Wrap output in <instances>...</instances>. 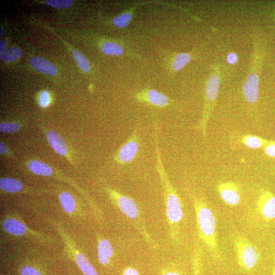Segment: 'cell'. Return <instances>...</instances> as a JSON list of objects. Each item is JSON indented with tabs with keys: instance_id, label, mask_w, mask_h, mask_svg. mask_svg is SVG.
<instances>
[{
	"instance_id": "cell-33",
	"label": "cell",
	"mask_w": 275,
	"mask_h": 275,
	"mask_svg": "<svg viewBox=\"0 0 275 275\" xmlns=\"http://www.w3.org/2000/svg\"><path fill=\"white\" fill-rule=\"evenodd\" d=\"M228 61L229 64L232 65L237 61V56L234 53H230L228 56Z\"/></svg>"
},
{
	"instance_id": "cell-26",
	"label": "cell",
	"mask_w": 275,
	"mask_h": 275,
	"mask_svg": "<svg viewBox=\"0 0 275 275\" xmlns=\"http://www.w3.org/2000/svg\"><path fill=\"white\" fill-rule=\"evenodd\" d=\"M45 4L58 9H67L72 5L73 1H71V0H48L46 1Z\"/></svg>"
},
{
	"instance_id": "cell-27",
	"label": "cell",
	"mask_w": 275,
	"mask_h": 275,
	"mask_svg": "<svg viewBox=\"0 0 275 275\" xmlns=\"http://www.w3.org/2000/svg\"><path fill=\"white\" fill-rule=\"evenodd\" d=\"M21 128V124L16 122L1 123L0 124V130L3 133H13L19 131Z\"/></svg>"
},
{
	"instance_id": "cell-35",
	"label": "cell",
	"mask_w": 275,
	"mask_h": 275,
	"mask_svg": "<svg viewBox=\"0 0 275 275\" xmlns=\"http://www.w3.org/2000/svg\"><path fill=\"white\" fill-rule=\"evenodd\" d=\"M6 52L5 48L1 49V52H0V59H2V57L4 55Z\"/></svg>"
},
{
	"instance_id": "cell-7",
	"label": "cell",
	"mask_w": 275,
	"mask_h": 275,
	"mask_svg": "<svg viewBox=\"0 0 275 275\" xmlns=\"http://www.w3.org/2000/svg\"><path fill=\"white\" fill-rule=\"evenodd\" d=\"M257 210L265 220L271 221L275 219V195L269 190H262L257 199Z\"/></svg>"
},
{
	"instance_id": "cell-23",
	"label": "cell",
	"mask_w": 275,
	"mask_h": 275,
	"mask_svg": "<svg viewBox=\"0 0 275 275\" xmlns=\"http://www.w3.org/2000/svg\"><path fill=\"white\" fill-rule=\"evenodd\" d=\"M73 56L77 62L79 68L84 71L89 72L91 70L90 62L80 52L72 50Z\"/></svg>"
},
{
	"instance_id": "cell-1",
	"label": "cell",
	"mask_w": 275,
	"mask_h": 275,
	"mask_svg": "<svg viewBox=\"0 0 275 275\" xmlns=\"http://www.w3.org/2000/svg\"><path fill=\"white\" fill-rule=\"evenodd\" d=\"M155 148L157 169L159 174L166 205V216L170 234L173 239L179 242L180 224L183 218V210L180 198L172 185L165 169L160 155L159 147L157 125L155 128Z\"/></svg>"
},
{
	"instance_id": "cell-37",
	"label": "cell",
	"mask_w": 275,
	"mask_h": 275,
	"mask_svg": "<svg viewBox=\"0 0 275 275\" xmlns=\"http://www.w3.org/2000/svg\"><path fill=\"white\" fill-rule=\"evenodd\" d=\"M272 275H275V258H274V269H273V270Z\"/></svg>"
},
{
	"instance_id": "cell-18",
	"label": "cell",
	"mask_w": 275,
	"mask_h": 275,
	"mask_svg": "<svg viewBox=\"0 0 275 275\" xmlns=\"http://www.w3.org/2000/svg\"><path fill=\"white\" fill-rule=\"evenodd\" d=\"M220 85V80L217 76H212L208 80L206 86V96L209 102L217 98Z\"/></svg>"
},
{
	"instance_id": "cell-28",
	"label": "cell",
	"mask_w": 275,
	"mask_h": 275,
	"mask_svg": "<svg viewBox=\"0 0 275 275\" xmlns=\"http://www.w3.org/2000/svg\"><path fill=\"white\" fill-rule=\"evenodd\" d=\"M20 274L21 275H43L38 269L30 265L23 266L20 270Z\"/></svg>"
},
{
	"instance_id": "cell-13",
	"label": "cell",
	"mask_w": 275,
	"mask_h": 275,
	"mask_svg": "<svg viewBox=\"0 0 275 275\" xmlns=\"http://www.w3.org/2000/svg\"><path fill=\"white\" fill-rule=\"evenodd\" d=\"M30 64L37 70L49 76H55L57 74V70L56 67L43 58L33 57L30 60Z\"/></svg>"
},
{
	"instance_id": "cell-29",
	"label": "cell",
	"mask_w": 275,
	"mask_h": 275,
	"mask_svg": "<svg viewBox=\"0 0 275 275\" xmlns=\"http://www.w3.org/2000/svg\"><path fill=\"white\" fill-rule=\"evenodd\" d=\"M263 148L267 156L275 158V141L269 140Z\"/></svg>"
},
{
	"instance_id": "cell-36",
	"label": "cell",
	"mask_w": 275,
	"mask_h": 275,
	"mask_svg": "<svg viewBox=\"0 0 275 275\" xmlns=\"http://www.w3.org/2000/svg\"><path fill=\"white\" fill-rule=\"evenodd\" d=\"M5 45V42L3 40L1 41V42H0V48H1V49L4 48Z\"/></svg>"
},
{
	"instance_id": "cell-4",
	"label": "cell",
	"mask_w": 275,
	"mask_h": 275,
	"mask_svg": "<svg viewBox=\"0 0 275 275\" xmlns=\"http://www.w3.org/2000/svg\"><path fill=\"white\" fill-rule=\"evenodd\" d=\"M110 199L112 202L126 216L137 225L140 230L141 227L145 235V239L149 242L151 239L150 236L141 226L140 210L136 203L131 198L120 193L116 190L107 187L106 188Z\"/></svg>"
},
{
	"instance_id": "cell-21",
	"label": "cell",
	"mask_w": 275,
	"mask_h": 275,
	"mask_svg": "<svg viewBox=\"0 0 275 275\" xmlns=\"http://www.w3.org/2000/svg\"><path fill=\"white\" fill-rule=\"evenodd\" d=\"M101 50L104 54L108 55L119 56L123 53L122 47L115 43H103L101 46Z\"/></svg>"
},
{
	"instance_id": "cell-25",
	"label": "cell",
	"mask_w": 275,
	"mask_h": 275,
	"mask_svg": "<svg viewBox=\"0 0 275 275\" xmlns=\"http://www.w3.org/2000/svg\"><path fill=\"white\" fill-rule=\"evenodd\" d=\"M22 55L21 49L17 47L10 48L4 57L5 62L15 61L19 59Z\"/></svg>"
},
{
	"instance_id": "cell-12",
	"label": "cell",
	"mask_w": 275,
	"mask_h": 275,
	"mask_svg": "<svg viewBox=\"0 0 275 275\" xmlns=\"http://www.w3.org/2000/svg\"><path fill=\"white\" fill-rule=\"evenodd\" d=\"M98 260L102 265L107 266L114 255V248L111 242L104 237H100L97 242Z\"/></svg>"
},
{
	"instance_id": "cell-14",
	"label": "cell",
	"mask_w": 275,
	"mask_h": 275,
	"mask_svg": "<svg viewBox=\"0 0 275 275\" xmlns=\"http://www.w3.org/2000/svg\"><path fill=\"white\" fill-rule=\"evenodd\" d=\"M28 167L29 170L33 173L42 177H52L54 172L52 168L37 160H32L29 162Z\"/></svg>"
},
{
	"instance_id": "cell-10",
	"label": "cell",
	"mask_w": 275,
	"mask_h": 275,
	"mask_svg": "<svg viewBox=\"0 0 275 275\" xmlns=\"http://www.w3.org/2000/svg\"><path fill=\"white\" fill-rule=\"evenodd\" d=\"M259 78L256 74H252L247 78L243 89L247 101L253 104L257 101L259 93Z\"/></svg>"
},
{
	"instance_id": "cell-3",
	"label": "cell",
	"mask_w": 275,
	"mask_h": 275,
	"mask_svg": "<svg viewBox=\"0 0 275 275\" xmlns=\"http://www.w3.org/2000/svg\"><path fill=\"white\" fill-rule=\"evenodd\" d=\"M232 243L240 267L246 272L252 271L260 260L258 250L241 233L233 235Z\"/></svg>"
},
{
	"instance_id": "cell-8",
	"label": "cell",
	"mask_w": 275,
	"mask_h": 275,
	"mask_svg": "<svg viewBox=\"0 0 275 275\" xmlns=\"http://www.w3.org/2000/svg\"><path fill=\"white\" fill-rule=\"evenodd\" d=\"M3 230L6 233L16 236H41L30 229L22 220L14 217H7L1 222Z\"/></svg>"
},
{
	"instance_id": "cell-16",
	"label": "cell",
	"mask_w": 275,
	"mask_h": 275,
	"mask_svg": "<svg viewBox=\"0 0 275 275\" xmlns=\"http://www.w3.org/2000/svg\"><path fill=\"white\" fill-rule=\"evenodd\" d=\"M60 205L63 209L69 215H72L76 210V201L72 195L67 192H62L59 195Z\"/></svg>"
},
{
	"instance_id": "cell-24",
	"label": "cell",
	"mask_w": 275,
	"mask_h": 275,
	"mask_svg": "<svg viewBox=\"0 0 275 275\" xmlns=\"http://www.w3.org/2000/svg\"><path fill=\"white\" fill-rule=\"evenodd\" d=\"M132 20V15L128 13H124L116 17L113 21L115 26L119 28H125L128 26Z\"/></svg>"
},
{
	"instance_id": "cell-11",
	"label": "cell",
	"mask_w": 275,
	"mask_h": 275,
	"mask_svg": "<svg viewBox=\"0 0 275 275\" xmlns=\"http://www.w3.org/2000/svg\"><path fill=\"white\" fill-rule=\"evenodd\" d=\"M45 134L49 144L54 151L60 156L67 157V145L60 135L53 131H46Z\"/></svg>"
},
{
	"instance_id": "cell-38",
	"label": "cell",
	"mask_w": 275,
	"mask_h": 275,
	"mask_svg": "<svg viewBox=\"0 0 275 275\" xmlns=\"http://www.w3.org/2000/svg\"><path fill=\"white\" fill-rule=\"evenodd\" d=\"M3 31L2 29H1V34H0L1 35V36L3 35Z\"/></svg>"
},
{
	"instance_id": "cell-2",
	"label": "cell",
	"mask_w": 275,
	"mask_h": 275,
	"mask_svg": "<svg viewBox=\"0 0 275 275\" xmlns=\"http://www.w3.org/2000/svg\"><path fill=\"white\" fill-rule=\"evenodd\" d=\"M197 228L200 239L207 248L211 255L219 260L221 254L218 241L217 220L213 211L202 197H193Z\"/></svg>"
},
{
	"instance_id": "cell-30",
	"label": "cell",
	"mask_w": 275,
	"mask_h": 275,
	"mask_svg": "<svg viewBox=\"0 0 275 275\" xmlns=\"http://www.w3.org/2000/svg\"><path fill=\"white\" fill-rule=\"evenodd\" d=\"M50 101L49 95L47 92H43L40 97V104L43 108L47 107Z\"/></svg>"
},
{
	"instance_id": "cell-22",
	"label": "cell",
	"mask_w": 275,
	"mask_h": 275,
	"mask_svg": "<svg viewBox=\"0 0 275 275\" xmlns=\"http://www.w3.org/2000/svg\"><path fill=\"white\" fill-rule=\"evenodd\" d=\"M191 60V57L189 54L182 53L177 55L173 62L172 66L173 70L176 71L181 70L189 63Z\"/></svg>"
},
{
	"instance_id": "cell-5",
	"label": "cell",
	"mask_w": 275,
	"mask_h": 275,
	"mask_svg": "<svg viewBox=\"0 0 275 275\" xmlns=\"http://www.w3.org/2000/svg\"><path fill=\"white\" fill-rule=\"evenodd\" d=\"M56 227L65 244L67 249L76 261V264L84 275H98L97 272L86 256L77 249L66 231L56 224Z\"/></svg>"
},
{
	"instance_id": "cell-9",
	"label": "cell",
	"mask_w": 275,
	"mask_h": 275,
	"mask_svg": "<svg viewBox=\"0 0 275 275\" xmlns=\"http://www.w3.org/2000/svg\"><path fill=\"white\" fill-rule=\"evenodd\" d=\"M217 190L222 201L227 205L235 206L241 202V196L239 186L233 182L219 183Z\"/></svg>"
},
{
	"instance_id": "cell-34",
	"label": "cell",
	"mask_w": 275,
	"mask_h": 275,
	"mask_svg": "<svg viewBox=\"0 0 275 275\" xmlns=\"http://www.w3.org/2000/svg\"><path fill=\"white\" fill-rule=\"evenodd\" d=\"M0 153L3 155L7 153V148L2 142H0Z\"/></svg>"
},
{
	"instance_id": "cell-20",
	"label": "cell",
	"mask_w": 275,
	"mask_h": 275,
	"mask_svg": "<svg viewBox=\"0 0 275 275\" xmlns=\"http://www.w3.org/2000/svg\"><path fill=\"white\" fill-rule=\"evenodd\" d=\"M269 140L253 135L244 136L242 139V142L246 146L252 149L263 148Z\"/></svg>"
},
{
	"instance_id": "cell-6",
	"label": "cell",
	"mask_w": 275,
	"mask_h": 275,
	"mask_svg": "<svg viewBox=\"0 0 275 275\" xmlns=\"http://www.w3.org/2000/svg\"><path fill=\"white\" fill-rule=\"evenodd\" d=\"M139 137L137 130L125 142L115 154L114 159L121 165H126L132 161L139 152Z\"/></svg>"
},
{
	"instance_id": "cell-31",
	"label": "cell",
	"mask_w": 275,
	"mask_h": 275,
	"mask_svg": "<svg viewBox=\"0 0 275 275\" xmlns=\"http://www.w3.org/2000/svg\"><path fill=\"white\" fill-rule=\"evenodd\" d=\"M123 275H140V274L136 269L129 267L124 270Z\"/></svg>"
},
{
	"instance_id": "cell-32",
	"label": "cell",
	"mask_w": 275,
	"mask_h": 275,
	"mask_svg": "<svg viewBox=\"0 0 275 275\" xmlns=\"http://www.w3.org/2000/svg\"><path fill=\"white\" fill-rule=\"evenodd\" d=\"M161 275H183L182 273L177 270H168L162 273Z\"/></svg>"
},
{
	"instance_id": "cell-17",
	"label": "cell",
	"mask_w": 275,
	"mask_h": 275,
	"mask_svg": "<svg viewBox=\"0 0 275 275\" xmlns=\"http://www.w3.org/2000/svg\"><path fill=\"white\" fill-rule=\"evenodd\" d=\"M23 184L18 180L10 178H3L0 180V188L7 193H18L23 189Z\"/></svg>"
},
{
	"instance_id": "cell-15",
	"label": "cell",
	"mask_w": 275,
	"mask_h": 275,
	"mask_svg": "<svg viewBox=\"0 0 275 275\" xmlns=\"http://www.w3.org/2000/svg\"><path fill=\"white\" fill-rule=\"evenodd\" d=\"M145 98L150 104L158 107H165L169 103V99L166 95L154 90L148 91L144 95Z\"/></svg>"
},
{
	"instance_id": "cell-19",
	"label": "cell",
	"mask_w": 275,
	"mask_h": 275,
	"mask_svg": "<svg viewBox=\"0 0 275 275\" xmlns=\"http://www.w3.org/2000/svg\"><path fill=\"white\" fill-rule=\"evenodd\" d=\"M203 251L201 246L197 245L192 255L193 275H203Z\"/></svg>"
}]
</instances>
